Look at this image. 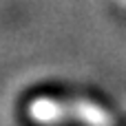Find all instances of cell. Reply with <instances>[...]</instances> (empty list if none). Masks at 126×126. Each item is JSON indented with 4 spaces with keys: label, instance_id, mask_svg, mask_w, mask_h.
Returning a JSON list of instances; mask_svg holds the SVG:
<instances>
[{
    "label": "cell",
    "instance_id": "1",
    "mask_svg": "<svg viewBox=\"0 0 126 126\" xmlns=\"http://www.w3.org/2000/svg\"><path fill=\"white\" fill-rule=\"evenodd\" d=\"M29 115L33 122L47 126H55L60 122H80L84 126H113V115L95 102L89 100H53V97H38L29 106Z\"/></svg>",
    "mask_w": 126,
    "mask_h": 126
}]
</instances>
